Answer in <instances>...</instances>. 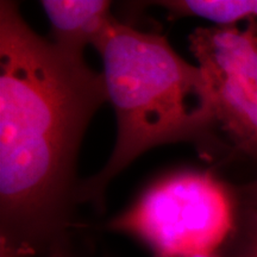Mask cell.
Listing matches in <instances>:
<instances>
[{
	"label": "cell",
	"mask_w": 257,
	"mask_h": 257,
	"mask_svg": "<svg viewBox=\"0 0 257 257\" xmlns=\"http://www.w3.org/2000/svg\"><path fill=\"white\" fill-rule=\"evenodd\" d=\"M105 76L0 2V257H76V160Z\"/></svg>",
	"instance_id": "obj_1"
},
{
	"label": "cell",
	"mask_w": 257,
	"mask_h": 257,
	"mask_svg": "<svg viewBox=\"0 0 257 257\" xmlns=\"http://www.w3.org/2000/svg\"><path fill=\"white\" fill-rule=\"evenodd\" d=\"M94 48L104 63L118 134L104 168L79 182L78 202H91L102 211L110 182L147 150L191 142L210 156L224 144L217 135L206 76L200 67L186 62L165 36L114 19Z\"/></svg>",
	"instance_id": "obj_2"
},
{
	"label": "cell",
	"mask_w": 257,
	"mask_h": 257,
	"mask_svg": "<svg viewBox=\"0 0 257 257\" xmlns=\"http://www.w3.org/2000/svg\"><path fill=\"white\" fill-rule=\"evenodd\" d=\"M238 210L233 186L211 172L181 170L156 180L106 227L140 240L154 257L191 256L221 250Z\"/></svg>",
	"instance_id": "obj_3"
},
{
	"label": "cell",
	"mask_w": 257,
	"mask_h": 257,
	"mask_svg": "<svg viewBox=\"0 0 257 257\" xmlns=\"http://www.w3.org/2000/svg\"><path fill=\"white\" fill-rule=\"evenodd\" d=\"M188 41L210 85L225 146L231 155L257 159V34L237 27L197 28Z\"/></svg>",
	"instance_id": "obj_4"
},
{
	"label": "cell",
	"mask_w": 257,
	"mask_h": 257,
	"mask_svg": "<svg viewBox=\"0 0 257 257\" xmlns=\"http://www.w3.org/2000/svg\"><path fill=\"white\" fill-rule=\"evenodd\" d=\"M42 8L49 18L53 42L62 49L83 55L95 47L114 17L106 0H44Z\"/></svg>",
	"instance_id": "obj_5"
},
{
	"label": "cell",
	"mask_w": 257,
	"mask_h": 257,
	"mask_svg": "<svg viewBox=\"0 0 257 257\" xmlns=\"http://www.w3.org/2000/svg\"><path fill=\"white\" fill-rule=\"evenodd\" d=\"M154 4L165 8L170 19L199 17L219 28H238L244 22L245 29L257 34V0H168Z\"/></svg>",
	"instance_id": "obj_6"
},
{
	"label": "cell",
	"mask_w": 257,
	"mask_h": 257,
	"mask_svg": "<svg viewBox=\"0 0 257 257\" xmlns=\"http://www.w3.org/2000/svg\"><path fill=\"white\" fill-rule=\"evenodd\" d=\"M220 252L224 257H257V210L239 205L236 226Z\"/></svg>",
	"instance_id": "obj_7"
},
{
	"label": "cell",
	"mask_w": 257,
	"mask_h": 257,
	"mask_svg": "<svg viewBox=\"0 0 257 257\" xmlns=\"http://www.w3.org/2000/svg\"><path fill=\"white\" fill-rule=\"evenodd\" d=\"M237 199L239 205L257 210V179L242 186H236Z\"/></svg>",
	"instance_id": "obj_8"
},
{
	"label": "cell",
	"mask_w": 257,
	"mask_h": 257,
	"mask_svg": "<svg viewBox=\"0 0 257 257\" xmlns=\"http://www.w3.org/2000/svg\"><path fill=\"white\" fill-rule=\"evenodd\" d=\"M182 257H224L223 253L219 251L216 252H208V253H197V255H191V256H182Z\"/></svg>",
	"instance_id": "obj_9"
}]
</instances>
